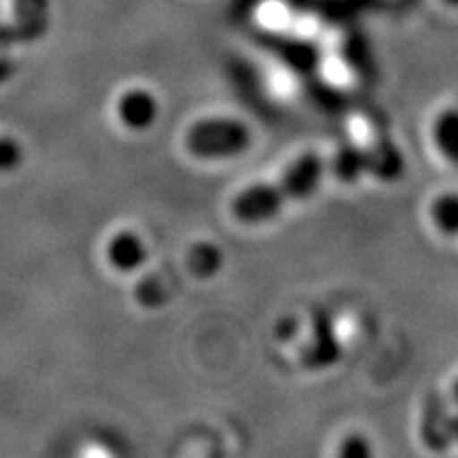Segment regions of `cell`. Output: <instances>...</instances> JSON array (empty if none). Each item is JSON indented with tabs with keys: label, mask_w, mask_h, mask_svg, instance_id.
<instances>
[{
	"label": "cell",
	"mask_w": 458,
	"mask_h": 458,
	"mask_svg": "<svg viewBox=\"0 0 458 458\" xmlns=\"http://www.w3.org/2000/svg\"><path fill=\"white\" fill-rule=\"evenodd\" d=\"M325 174V162L317 153L308 151L293 159L276 181L257 182L242 189L232 199V213L246 225L266 223L283 213V208L295 199L310 198Z\"/></svg>",
	"instance_id": "1"
},
{
	"label": "cell",
	"mask_w": 458,
	"mask_h": 458,
	"mask_svg": "<svg viewBox=\"0 0 458 458\" xmlns=\"http://www.w3.org/2000/svg\"><path fill=\"white\" fill-rule=\"evenodd\" d=\"M253 142L250 128L233 117H208L187 131V148L199 159H233Z\"/></svg>",
	"instance_id": "2"
},
{
	"label": "cell",
	"mask_w": 458,
	"mask_h": 458,
	"mask_svg": "<svg viewBox=\"0 0 458 458\" xmlns=\"http://www.w3.org/2000/svg\"><path fill=\"white\" fill-rule=\"evenodd\" d=\"M49 30V0H13V21L0 24V51L34 43Z\"/></svg>",
	"instance_id": "3"
},
{
	"label": "cell",
	"mask_w": 458,
	"mask_h": 458,
	"mask_svg": "<svg viewBox=\"0 0 458 458\" xmlns=\"http://www.w3.org/2000/svg\"><path fill=\"white\" fill-rule=\"evenodd\" d=\"M157 100L145 89L125 91L119 100V114L131 130H147L157 119Z\"/></svg>",
	"instance_id": "4"
},
{
	"label": "cell",
	"mask_w": 458,
	"mask_h": 458,
	"mask_svg": "<svg viewBox=\"0 0 458 458\" xmlns=\"http://www.w3.org/2000/svg\"><path fill=\"white\" fill-rule=\"evenodd\" d=\"M108 259L117 270L131 272L147 261V249L136 233L119 232L108 244Z\"/></svg>",
	"instance_id": "5"
},
{
	"label": "cell",
	"mask_w": 458,
	"mask_h": 458,
	"mask_svg": "<svg viewBox=\"0 0 458 458\" xmlns=\"http://www.w3.org/2000/svg\"><path fill=\"white\" fill-rule=\"evenodd\" d=\"M431 134L439 156L458 165V108H445L439 113L433 122Z\"/></svg>",
	"instance_id": "6"
},
{
	"label": "cell",
	"mask_w": 458,
	"mask_h": 458,
	"mask_svg": "<svg viewBox=\"0 0 458 458\" xmlns=\"http://www.w3.org/2000/svg\"><path fill=\"white\" fill-rule=\"evenodd\" d=\"M428 215H431L433 225L439 229V232L445 233V236H456L458 233V193H442L433 199L431 208H428Z\"/></svg>",
	"instance_id": "7"
},
{
	"label": "cell",
	"mask_w": 458,
	"mask_h": 458,
	"mask_svg": "<svg viewBox=\"0 0 458 458\" xmlns=\"http://www.w3.org/2000/svg\"><path fill=\"white\" fill-rule=\"evenodd\" d=\"M223 266V253L213 242H199L189 253V267L198 278H210Z\"/></svg>",
	"instance_id": "8"
},
{
	"label": "cell",
	"mask_w": 458,
	"mask_h": 458,
	"mask_svg": "<svg viewBox=\"0 0 458 458\" xmlns=\"http://www.w3.org/2000/svg\"><path fill=\"white\" fill-rule=\"evenodd\" d=\"M365 165V153L357 151V148H346L340 151L335 157V174L342 179L352 181L354 176H359V172Z\"/></svg>",
	"instance_id": "9"
},
{
	"label": "cell",
	"mask_w": 458,
	"mask_h": 458,
	"mask_svg": "<svg viewBox=\"0 0 458 458\" xmlns=\"http://www.w3.org/2000/svg\"><path fill=\"white\" fill-rule=\"evenodd\" d=\"M335 458H374V448L365 435L351 433L342 439Z\"/></svg>",
	"instance_id": "10"
},
{
	"label": "cell",
	"mask_w": 458,
	"mask_h": 458,
	"mask_svg": "<svg viewBox=\"0 0 458 458\" xmlns=\"http://www.w3.org/2000/svg\"><path fill=\"white\" fill-rule=\"evenodd\" d=\"M24 159L21 145L7 136H0V172H11Z\"/></svg>",
	"instance_id": "11"
},
{
	"label": "cell",
	"mask_w": 458,
	"mask_h": 458,
	"mask_svg": "<svg viewBox=\"0 0 458 458\" xmlns=\"http://www.w3.org/2000/svg\"><path fill=\"white\" fill-rule=\"evenodd\" d=\"M136 295H139L140 303H145L147 308H157L159 303L164 301L162 284H159L157 280H153V278L142 280L140 286H139V293H136Z\"/></svg>",
	"instance_id": "12"
},
{
	"label": "cell",
	"mask_w": 458,
	"mask_h": 458,
	"mask_svg": "<svg viewBox=\"0 0 458 458\" xmlns=\"http://www.w3.org/2000/svg\"><path fill=\"white\" fill-rule=\"evenodd\" d=\"M13 72H15L13 62H11L9 57H0V83L13 77Z\"/></svg>",
	"instance_id": "13"
},
{
	"label": "cell",
	"mask_w": 458,
	"mask_h": 458,
	"mask_svg": "<svg viewBox=\"0 0 458 458\" xmlns=\"http://www.w3.org/2000/svg\"><path fill=\"white\" fill-rule=\"evenodd\" d=\"M445 428H448V437L452 442L458 444V411L454 416H448V420H445Z\"/></svg>",
	"instance_id": "14"
},
{
	"label": "cell",
	"mask_w": 458,
	"mask_h": 458,
	"mask_svg": "<svg viewBox=\"0 0 458 458\" xmlns=\"http://www.w3.org/2000/svg\"><path fill=\"white\" fill-rule=\"evenodd\" d=\"M452 399H454L458 403V380L454 382V385H452Z\"/></svg>",
	"instance_id": "15"
},
{
	"label": "cell",
	"mask_w": 458,
	"mask_h": 458,
	"mask_svg": "<svg viewBox=\"0 0 458 458\" xmlns=\"http://www.w3.org/2000/svg\"><path fill=\"white\" fill-rule=\"evenodd\" d=\"M445 4H450V7H458V0H444Z\"/></svg>",
	"instance_id": "16"
}]
</instances>
